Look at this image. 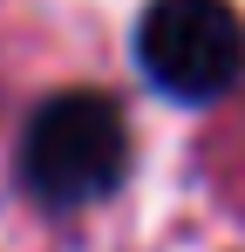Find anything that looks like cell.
Wrapping results in <instances>:
<instances>
[{
	"label": "cell",
	"instance_id": "cell-1",
	"mask_svg": "<svg viewBox=\"0 0 245 252\" xmlns=\"http://www.w3.org/2000/svg\"><path fill=\"white\" fill-rule=\"evenodd\" d=\"M122 164H129V129L102 89H61L21 129V184L55 211L109 198L122 184Z\"/></svg>",
	"mask_w": 245,
	"mask_h": 252
},
{
	"label": "cell",
	"instance_id": "cell-2",
	"mask_svg": "<svg viewBox=\"0 0 245 252\" xmlns=\"http://www.w3.org/2000/svg\"><path fill=\"white\" fill-rule=\"evenodd\" d=\"M143 75L177 102H218L245 75V21L232 0H150L136 21Z\"/></svg>",
	"mask_w": 245,
	"mask_h": 252
}]
</instances>
